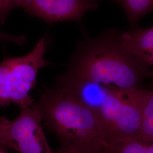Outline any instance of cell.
Here are the masks:
<instances>
[{
	"label": "cell",
	"instance_id": "cell-1",
	"mask_svg": "<svg viewBox=\"0 0 153 153\" xmlns=\"http://www.w3.org/2000/svg\"><path fill=\"white\" fill-rule=\"evenodd\" d=\"M149 71L121 44L119 33L110 30L78 43L55 87L79 94L98 84L122 90L141 88Z\"/></svg>",
	"mask_w": 153,
	"mask_h": 153
},
{
	"label": "cell",
	"instance_id": "cell-2",
	"mask_svg": "<svg viewBox=\"0 0 153 153\" xmlns=\"http://www.w3.org/2000/svg\"><path fill=\"white\" fill-rule=\"evenodd\" d=\"M32 106L60 146L89 144L104 148L105 143L93 111L80 94L62 88H48Z\"/></svg>",
	"mask_w": 153,
	"mask_h": 153
},
{
	"label": "cell",
	"instance_id": "cell-3",
	"mask_svg": "<svg viewBox=\"0 0 153 153\" xmlns=\"http://www.w3.org/2000/svg\"><path fill=\"white\" fill-rule=\"evenodd\" d=\"M47 48L44 36L27 54L0 62V106L16 104L22 108L33 105L34 100L30 93L39 70L48 64L44 58Z\"/></svg>",
	"mask_w": 153,
	"mask_h": 153
},
{
	"label": "cell",
	"instance_id": "cell-4",
	"mask_svg": "<svg viewBox=\"0 0 153 153\" xmlns=\"http://www.w3.org/2000/svg\"><path fill=\"white\" fill-rule=\"evenodd\" d=\"M101 90L100 100L90 106L105 143L136 138L141 124L137 107L122 90L104 87Z\"/></svg>",
	"mask_w": 153,
	"mask_h": 153
},
{
	"label": "cell",
	"instance_id": "cell-5",
	"mask_svg": "<svg viewBox=\"0 0 153 153\" xmlns=\"http://www.w3.org/2000/svg\"><path fill=\"white\" fill-rule=\"evenodd\" d=\"M42 121L32 105L22 108L15 119H6L0 147L11 148L19 153H56L49 146Z\"/></svg>",
	"mask_w": 153,
	"mask_h": 153
},
{
	"label": "cell",
	"instance_id": "cell-6",
	"mask_svg": "<svg viewBox=\"0 0 153 153\" xmlns=\"http://www.w3.org/2000/svg\"><path fill=\"white\" fill-rule=\"evenodd\" d=\"M98 0H18V7L48 23L64 21L80 23L86 11L98 7Z\"/></svg>",
	"mask_w": 153,
	"mask_h": 153
},
{
	"label": "cell",
	"instance_id": "cell-7",
	"mask_svg": "<svg viewBox=\"0 0 153 153\" xmlns=\"http://www.w3.org/2000/svg\"><path fill=\"white\" fill-rule=\"evenodd\" d=\"M126 97L138 109L141 124L136 139L143 142L153 143V82L150 90L142 88L123 90Z\"/></svg>",
	"mask_w": 153,
	"mask_h": 153
},
{
	"label": "cell",
	"instance_id": "cell-8",
	"mask_svg": "<svg viewBox=\"0 0 153 153\" xmlns=\"http://www.w3.org/2000/svg\"><path fill=\"white\" fill-rule=\"evenodd\" d=\"M119 35L122 45L139 62L146 66L145 59L153 49V27L119 32Z\"/></svg>",
	"mask_w": 153,
	"mask_h": 153
},
{
	"label": "cell",
	"instance_id": "cell-9",
	"mask_svg": "<svg viewBox=\"0 0 153 153\" xmlns=\"http://www.w3.org/2000/svg\"><path fill=\"white\" fill-rule=\"evenodd\" d=\"M115 1L123 7L131 25H135L144 16L153 12V0Z\"/></svg>",
	"mask_w": 153,
	"mask_h": 153
},
{
	"label": "cell",
	"instance_id": "cell-10",
	"mask_svg": "<svg viewBox=\"0 0 153 153\" xmlns=\"http://www.w3.org/2000/svg\"><path fill=\"white\" fill-rule=\"evenodd\" d=\"M106 153H153V143H148L132 138L113 143H105Z\"/></svg>",
	"mask_w": 153,
	"mask_h": 153
},
{
	"label": "cell",
	"instance_id": "cell-11",
	"mask_svg": "<svg viewBox=\"0 0 153 153\" xmlns=\"http://www.w3.org/2000/svg\"><path fill=\"white\" fill-rule=\"evenodd\" d=\"M57 153H106L104 148L89 144H79L60 146Z\"/></svg>",
	"mask_w": 153,
	"mask_h": 153
},
{
	"label": "cell",
	"instance_id": "cell-12",
	"mask_svg": "<svg viewBox=\"0 0 153 153\" xmlns=\"http://www.w3.org/2000/svg\"><path fill=\"white\" fill-rule=\"evenodd\" d=\"M18 0H0V25L5 23L10 12L18 7Z\"/></svg>",
	"mask_w": 153,
	"mask_h": 153
},
{
	"label": "cell",
	"instance_id": "cell-13",
	"mask_svg": "<svg viewBox=\"0 0 153 153\" xmlns=\"http://www.w3.org/2000/svg\"><path fill=\"white\" fill-rule=\"evenodd\" d=\"M26 37L25 35H13L2 32L0 30V42H9L23 45L26 42Z\"/></svg>",
	"mask_w": 153,
	"mask_h": 153
},
{
	"label": "cell",
	"instance_id": "cell-14",
	"mask_svg": "<svg viewBox=\"0 0 153 153\" xmlns=\"http://www.w3.org/2000/svg\"><path fill=\"white\" fill-rule=\"evenodd\" d=\"M6 120V119L4 117H0V136L5 126Z\"/></svg>",
	"mask_w": 153,
	"mask_h": 153
},
{
	"label": "cell",
	"instance_id": "cell-15",
	"mask_svg": "<svg viewBox=\"0 0 153 153\" xmlns=\"http://www.w3.org/2000/svg\"><path fill=\"white\" fill-rule=\"evenodd\" d=\"M0 153H6L2 149V148H0Z\"/></svg>",
	"mask_w": 153,
	"mask_h": 153
}]
</instances>
